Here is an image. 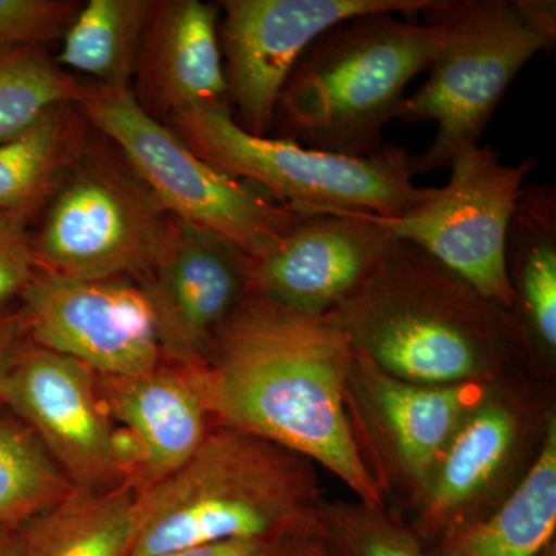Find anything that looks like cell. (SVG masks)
I'll use <instances>...</instances> for the list:
<instances>
[{
	"instance_id": "obj_1",
	"label": "cell",
	"mask_w": 556,
	"mask_h": 556,
	"mask_svg": "<svg viewBox=\"0 0 556 556\" xmlns=\"http://www.w3.org/2000/svg\"><path fill=\"white\" fill-rule=\"evenodd\" d=\"M354 357L350 336L328 314L283 308L249 289L197 378L218 426L305 457L357 501L387 507L351 415Z\"/></svg>"
},
{
	"instance_id": "obj_2",
	"label": "cell",
	"mask_w": 556,
	"mask_h": 556,
	"mask_svg": "<svg viewBox=\"0 0 556 556\" xmlns=\"http://www.w3.org/2000/svg\"><path fill=\"white\" fill-rule=\"evenodd\" d=\"M328 316L356 353L417 386L492 383L522 354L506 309L394 237L371 276Z\"/></svg>"
},
{
	"instance_id": "obj_3",
	"label": "cell",
	"mask_w": 556,
	"mask_h": 556,
	"mask_svg": "<svg viewBox=\"0 0 556 556\" xmlns=\"http://www.w3.org/2000/svg\"><path fill=\"white\" fill-rule=\"evenodd\" d=\"M305 457L218 426L166 478L137 489L127 556H159L230 540L277 544L317 529L324 504Z\"/></svg>"
},
{
	"instance_id": "obj_4",
	"label": "cell",
	"mask_w": 556,
	"mask_h": 556,
	"mask_svg": "<svg viewBox=\"0 0 556 556\" xmlns=\"http://www.w3.org/2000/svg\"><path fill=\"white\" fill-rule=\"evenodd\" d=\"M416 17L362 14L320 36L289 75L269 137L346 156L382 149L409 83L438 53L437 28Z\"/></svg>"
},
{
	"instance_id": "obj_5",
	"label": "cell",
	"mask_w": 556,
	"mask_h": 556,
	"mask_svg": "<svg viewBox=\"0 0 556 556\" xmlns=\"http://www.w3.org/2000/svg\"><path fill=\"white\" fill-rule=\"evenodd\" d=\"M166 126L215 169L252 182L303 214L399 217L434 192L415 185L413 155L401 146L387 144L367 156L303 148L288 139L249 134L229 108L189 110L172 116Z\"/></svg>"
},
{
	"instance_id": "obj_6",
	"label": "cell",
	"mask_w": 556,
	"mask_h": 556,
	"mask_svg": "<svg viewBox=\"0 0 556 556\" xmlns=\"http://www.w3.org/2000/svg\"><path fill=\"white\" fill-rule=\"evenodd\" d=\"M419 16L437 28L439 49L430 76L405 97L396 119L434 123L437 135L426 152L412 156L415 177L448 167L459 150L479 144L518 73L555 46L521 0H434Z\"/></svg>"
},
{
	"instance_id": "obj_7",
	"label": "cell",
	"mask_w": 556,
	"mask_h": 556,
	"mask_svg": "<svg viewBox=\"0 0 556 556\" xmlns=\"http://www.w3.org/2000/svg\"><path fill=\"white\" fill-rule=\"evenodd\" d=\"M75 108L119 150L170 217L214 230L258 258L306 215L223 174L139 105L131 89L80 83Z\"/></svg>"
},
{
	"instance_id": "obj_8",
	"label": "cell",
	"mask_w": 556,
	"mask_h": 556,
	"mask_svg": "<svg viewBox=\"0 0 556 556\" xmlns=\"http://www.w3.org/2000/svg\"><path fill=\"white\" fill-rule=\"evenodd\" d=\"M170 225V215L119 150L89 137L33 230L36 270L142 283L159 263Z\"/></svg>"
},
{
	"instance_id": "obj_9",
	"label": "cell",
	"mask_w": 556,
	"mask_h": 556,
	"mask_svg": "<svg viewBox=\"0 0 556 556\" xmlns=\"http://www.w3.org/2000/svg\"><path fill=\"white\" fill-rule=\"evenodd\" d=\"M535 160L504 164L492 146H467L453 156L447 185L399 217H376L396 240L409 241L464 278L479 294L510 311L506 269L508 226Z\"/></svg>"
},
{
	"instance_id": "obj_10",
	"label": "cell",
	"mask_w": 556,
	"mask_h": 556,
	"mask_svg": "<svg viewBox=\"0 0 556 556\" xmlns=\"http://www.w3.org/2000/svg\"><path fill=\"white\" fill-rule=\"evenodd\" d=\"M434 0H223L218 39L233 119L269 137L292 70L325 33L362 14L419 16Z\"/></svg>"
},
{
	"instance_id": "obj_11",
	"label": "cell",
	"mask_w": 556,
	"mask_h": 556,
	"mask_svg": "<svg viewBox=\"0 0 556 556\" xmlns=\"http://www.w3.org/2000/svg\"><path fill=\"white\" fill-rule=\"evenodd\" d=\"M28 339L101 378H134L163 364L141 285L127 278H62L36 270L17 299Z\"/></svg>"
},
{
	"instance_id": "obj_12",
	"label": "cell",
	"mask_w": 556,
	"mask_h": 556,
	"mask_svg": "<svg viewBox=\"0 0 556 556\" xmlns=\"http://www.w3.org/2000/svg\"><path fill=\"white\" fill-rule=\"evenodd\" d=\"M2 405L30 428L73 485L105 490L134 481L100 379L75 358L28 339L7 378Z\"/></svg>"
},
{
	"instance_id": "obj_13",
	"label": "cell",
	"mask_w": 556,
	"mask_h": 556,
	"mask_svg": "<svg viewBox=\"0 0 556 556\" xmlns=\"http://www.w3.org/2000/svg\"><path fill=\"white\" fill-rule=\"evenodd\" d=\"M492 383L428 387L387 375L356 353L350 408L369 470L386 495L396 484L416 503L457 428Z\"/></svg>"
},
{
	"instance_id": "obj_14",
	"label": "cell",
	"mask_w": 556,
	"mask_h": 556,
	"mask_svg": "<svg viewBox=\"0 0 556 556\" xmlns=\"http://www.w3.org/2000/svg\"><path fill=\"white\" fill-rule=\"evenodd\" d=\"M251 257L214 230L172 217L169 239L141 288L163 362L200 369L218 329L243 302Z\"/></svg>"
},
{
	"instance_id": "obj_15",
	"label": "cell",
	"mask_w": 556,
	"mask_h": 556,
	"mask_svg": "<svg viewBox=\"0 0 556 556\" xmlns=\"http://www.w3.org/2000/svg\"><path fill=\"white\" fill-rule=\"evenodd\" d=\"M393 237L372 215L316 212L258 258L249 289L283 308L327 316L379 265Z\"/></svg>"
},
{
	"instance_id": "obj_16",
	"label": "cell",
	"mask_w": 556,
	"mask_h": 556,
	"mask_svg": "<svg viewBox=\"0 0 556 556\" xmlns=\"http://www.w3.org/2000/svg\"><path fill=\"white\" fill-rule=\"evenodd\" d=\"M525 419L510 399L490 390L468 413L415 503L412 527L431 547L490 511L489 503L517 464Z\"/></svg>"
},
{
	"instance_id": "obj_17",
	"label": "cell",
	"mask_w": 556,
	"mask_h": 556,
	"mask_svg": "<svg viewBox=\"0 0 556 556\" xmlns=\"http://www.w3.org/2000/svg\"><path fill=\"white\" fill-rule=\"evenodd\" d=\"M218 3L153 0L139 50L135 98L153 118L232 109L219 49Z\"/></svg>"
},
{
	"instance_id": "obj_18",
	"label": "cell",
	"mask_w": 556,
	"mask_h": 556,
	"mask_svg": "<svg viewBox=\"0 0 556 556\" xmlns=\"http://www.w3.org/2000/svg\"><path fill=\"white\" fill-rule=\"evenodd\" d=\"M110 417L129 431L137 489L174 473L203 444L208 413L197 369L163 364L134 378H101Z\"/></svg>"
},
{
	"instance_id": "obj_19",
	"label": "cell",
	"mask_w": 556,
	"mask_h": 556,
	"mask_svg": "<svg viewBox=\"0 0 556 556\" xmlns=\"http://www.w3.org/2000/svg\"><path fill=\"white\" fill-rule=\"evenodd\" d=\"M506 269L514 303L508 311L522 354L554 356L556 348V192L527 185L508 226Z\"/></svg>"
},
{
	"instance_id": "obj_20",
	"label": "cell",
	"mask_w": 556,
	"mask_h": 556,
	"mask_svg": "<svg viewBox=\"0 0 556 556\" xmlns=\"http://www.w3.org/2000/svg\"><path fill=\"white\" fill-rule=\"evenodd\" d=\"M556 420L548 416L540 448L500 506L434 546L431 556H538L555 540Z\"/></svg>"
},
{
	"instance_id": "obj_21",
	"label": "cell",
	"mask_w": 556,
	"mask_h": 556,
	"mask_svg": "<svg viewBox=\"0 0 556 556\" xmlns=\"http://www.w3.org/2000/svg\"><path fill=\"white\" fill-rule=\"evenodd\" d=\"M137 484L76 486L58 506L21 527L25 556H127Z\"/></svg>"
},
{
	"instance_id": "obj_22",
	"label": "cell",
	"mask_w": 556,
	"mask_h": 556,
	"mask_svg": "<svg viewBox=\"0 0 556 556\" xmlns=\"http://www.w3.org/2000/svg\"><path fill=\"white\" fill-rule=\"evenodd\" d=\"M75 104L50 110L30 129L0 142V212L38 217L86 144Z\"/></svg>"
},
{
	"instance_id": "obj_23",
	"label": "cell",
	"mask_w": 556,
	"mask_h": 556,
	"mask_svg": "<svg viewBox=\"0 0 556 556\" xmlns=\"http://www.w3.org/2000/svg\"><path fill=\"white\" fill-rule=\"evenodd\" d=\"M153 0H90L62 38L58 64L90 83L131 89Z\"/></svg>"
},
{
	"instance_id": "obj_24",
	"label": "cell",
	"mask_w": 556,
	"mask_h": 556,
	"mask_svg": "<svg viewBox=\"0 0 556 556\" xmlns=\"http://www.w3.org/2000/svg\"><path fill=\"white\" fill-rule=\"evenodd\" d=\"M75 489L30 428L0 415V526L22 527L58 506Z\"/></svg>"
},
{
	"instance_id": "obj_25",
	"label": "cell",
	"mask_w": 556,
	"mask_h": 556,
	"mask_svg": "<svg viewBox=\"0 0 556 556\" xmlns=\"http://www.w3.org/2000/svg\"><path fill=\"white\" fill-rule=\"evenodd\" d=\"M79 80L39 46H0V142L30 129L62 104H75Z\"/></svg>"
},
{
	"instance_id": "obj_26",
	"label": "cell",
	"mask_w": 556,
	"mask_h": 556,
	"mask_svg": "<svg viewBox=\"0 0 556 556\" xmlns=\"http://www.w3.org/2000/svg\"><path fill=\"white\" fill-rule=\"evenodd\" d=\"M316 533L331 556H431L404 519L362 501H324Z\"/></svg>"
},
{
	"instance_id": "obj_27",
	"label": "cell",
	"mask_w": 556,
	"mask_h": 556,
	"mask_svg": "<svg viewBox=\"0 0 556 556\" xmlns=\"http://www.w3.org/2000/svg\"><path fill=\"white\" fill-rule=\"evenodd\" d=\"M80 3L0 0V46H39L64 38Z\"/></svg>"
},
{
	"instance_id": "obj_28",
	"label": "cell",
	"mask_w": 556,
	"mask_h": 556,
	"mask_svg": "<svg viewBox=\"0 0 556 556\" xmlns=\"http://www.w3.org/2000/svg\"><path fill=\"white\" fill-rule=\"evenodd\" d=\"M35 217L0 212V309L11 306L36 274L33 258Z\"/></svg>"
},
{
	"instance_id": "obj_29",
	"label": "cell",
	"mask_w": 556,
	"mask_h": 556,
	"mask_svg": "<svg viewBox=\"0 0 556 556\" xmlns=\"http://www.w3.org/2000/svg\"><path fill=\"white\" fill-rule=\"evenodd\" d=\"M27 340V327L21 309L13 305L0 309V405L11 367Z\"/></svg>"
},
{
	"instance_id": "obj_30",
	"label": "cell",
	"mask_w": 556,
	"mask_h": 556,
	"mask_svg": "<svg viewBox=\"0 0 556 556\" xmlns=\"http://www.w3.org/2000/svg\"><path fill=\"white\" fill-rule=\"evenodd\" d=\"M277 544L254 540L219 541V543L178 548V551L167 552V554L159 556H265L268 555Z\"/></svg>"
},
{
	"instance_id": "obj_31",
	"label": "cell",
	"mask_w": 556,
	"mask_h": 556,
	"mask_svg": "<svg viewBox=\"0 0 556 556\" xmlns=\"http://www.w3.org/2000/svg\"><path fill=\"white\" fill-rule=\"evenodd\" d=\"M522 10L538 30L556 40V3L554 0H521Z\"/></svg>"
},
{
	"instance_id": "obj_32",
	"label": "cell",
	"mask_w": 556,
	"mask_h": 556,
	"mask_svg": "<svg viewBox=\"0 0 556 556\" xmlns=\"http://www.w3.org/2000/svg\"><path fill=\"white\" fill-rule=\"evenodd\" d=\"M0 556H25L21 527L0 526Z\"/></svg>"
},
{
	"instance_id": "obj_33",
	"label": "cell",
	"mask_w": 556,
	"mask_h": 556,
	"mask_svg": "<svg viewBox=\"0 0 556 556\" xmlns=\"http://www.w3.org/2000/svg\"><path fill=\"white\" fill-rule=\"evenodd\" d=\"M308 535L289 538L287 541H281L280 544H277V546L265 556H306L305 541Z\"/></svg>"
},
{
	"instance_id": "obj_34",
	"label": "cell",
	"mask_w": 556,
	"mask_h": 556,
	"mask_svg": "<svg viewBox=\"0 0 556 556\" xmlns=\"http://www.w3.org/2000/svg\"><path fill=\"white\" fill-rule=\"evenodd\" d=\"M305 555L306 556H331L327 547L321 543L320 538L317 536L316 530L306 536L305 541Z\"/></svg>"
}]
</instances>
